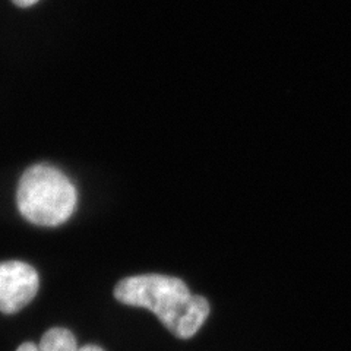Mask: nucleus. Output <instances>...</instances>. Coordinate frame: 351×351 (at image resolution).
Returning <instances> with one entry per match:
<instances>
[{
  "label": "nucleus",
  "instance_id": "4",
  "mask_svg": "<svg viewBox=\"0 0 351 351\" xmlns=\"http://www.w3.org/2000/svg\"><path fill=\"white\" fill-rule=\"evenodd\" d=\"M38 351H78V344L69 329L51 328L43 334Z\"/></svg>",
  "mask_w": 351,
  "mask_h": 351
},
{
  "label": "nucleus",
  "instance_id": "6",
  "mask_svg": "<svg viewBox=\"0 0 351 351\" xmlns=\"http://www.w3.org/2000/svg\"><path fill=\"white\" fill-rule=\"evenodd\" d=\"M16 351H38V346H36L34 343H24L18 347Z\"/></svg>",
  "mask_w": 351,
  "mask_h": 351
},
{
  "label": "nucleus",
  "instance_id": "7",
  "mask_svg": "<svg viewBox=\"0 0 351 351\" xmlns=\"http://www.w3.org/2000/svg\"><path fill=\"white\" fill-rule=\"evenodd\" d=\"M78 351H104V350L101 347H98V346L88 344V346H84L82 348H78Z\"/></svg>",
  "mask_w": 351,
  "mask_h": 351
},
{
  "label": "nucleus",
  "instance_id": "1",
  "mask_svg": "<svg viewBox=\"0 0 351 351\" xmlns=\"http://www.w3.org/2000/svg\"><path fill=\"white\" fill-rule=\"evenodd\" d=\"M123 304L144 307L158 316L169 331L182 339L193 337L210 315V303L192 294L182 280L161 274L128 277L114 287Z\"/></svg>",
  "mask_w": 351,
  "mask_h": 351
},
{
  "label": "nucleus",
  "instance_id": "5",
  "mask_svg": "<svg viewBox=\"0 0 351 351\" xmlns=\"http://www.w3.org/2000/svg\"><path fill=\"white\" fill-rule=\"evenodd\" d=\"M12 2L19 8H29L32 5H36L38 0H12Z\"/></svg>",
  "mask_w": 351,
  "mask_h": 351
},
{
  "label": "nucleus",
  "instance_id": "2",
  "mask_svg": "<svg viewBox=\"0 0 351 351\" xmlns=\"http://www.w3.org/2000/svg\"><path fill=\"white\" fill-rule=\"evenodd\" d=\"M78 193L68 176L49 164L28 167L18 182V210L31 224L62 226L72 217Z\"/></svg>",
  "mask_w": 351,
  "mask_h": 351
},
{
  "label": "nucleus",
  "instance_id": "3",
  "mask_svg": "<svg viewBox=\"0 0 351 351\" xmlns=\"http://www.w3.org/2000/svg\"><path fill=\"white\" fill-rule=\"evenodd\" d=\"M40 285L38 272L22 261L0 262V312L18 313L36 298Z\"/></svg>",
  "mask_w": 351,
  "mask_h": 351
}]
</instances>
